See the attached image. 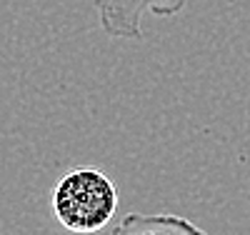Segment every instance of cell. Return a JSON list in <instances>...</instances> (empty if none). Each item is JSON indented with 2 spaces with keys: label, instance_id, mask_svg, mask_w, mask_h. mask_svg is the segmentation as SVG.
Listing matches in <instances>:
<instances>
[{
  "label": "cell",
  "instance_id": "6da1fadb",
  "mask_svg": "<svg viewBox=\"0 0 250 235\" xmlns=\"http://www.w3.org/2000/svg\"><path fill=\"white\" fill-rule=\"evenodd\" d=\"M118 185L98 168H75L50 190V213L60 228L78 235L105 230L118 210Z\"/></svg>",
  "mask_w": 250,
  "mask_h": 235
},
{
  "label": "cell",
  "instance_id": "7a4b0ae2",
  "mask_svg": "<svg viewBox=\"0 0 250 235\" xmlns=\"http://www.w3.org/2000/svg\"><path fill=\"white\" fill-rule=\"evenodd\" d=\"M188 5V0H95L100 28L118 40H143V18H173Z\"/></svg>",
  "mask_w": 250,
  "mask_h": 235
},
{
  "label": "cell",
  "instance_id": "3957f363",
  "mask_svg": "<svg viewBox=\"0 0 250 235\" xmlns=\"http://www.w3.org/2000/svg\"><path fill=\"white\" fill-rule=\"evenodd\" d=\"M113 235H208V233L188 218L170 215V213H155V215L130 213L115 225Z\"/></svg>",
  "mask_w": 250,
  "mask_h": 235
}]
</instances>
